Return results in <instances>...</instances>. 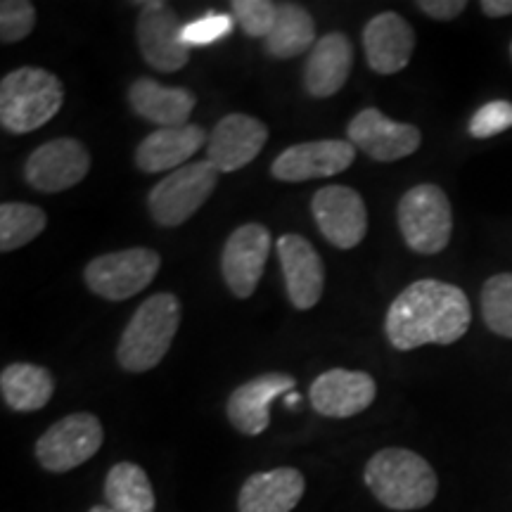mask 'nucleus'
Returning <instances> with one entry per match:
<instances>
[{
	"instance_id": "obj_1",
	"label": "nucleus",
	"mask_w": 512,
	"mask_h": 512,
	"mask_svg": "<svg viewBox=\"0 0 512 512\" xmlns=\"http://www.w3.org/2000/svg\"><path fill=\"white\" fill-rule=\"evenodd\" d=\"M472 323L467 294L444 280H418L408 285L389 306L384 332L399 351H413L425 344L458 342Z\"/></svg>"
},
{
	"instance_id": "obj_2",
	"label": "nucleus",
	"mask_w": 512,
	"mask_h": 512,
	"mask_svg": "<svg viewBox=\"0 0 512 512\" xmlns=\"http://www.w3.org/2000/svg\"><path fill=\"white\" fill-rule=\"evenodd\" d=\"M363 479L384 508L399 512L427 508L439 491L434 467L415 451L396 446L377 451L368 460Z\"/></svg>"
},
{
	"instance_id": "obj_3",
	"label": "nucleus",
	"mask_w": 512,
	"mask_h": 512,
	"mask_svg": "<svg viewBox=\"0 0 512 512\" xmlns=\"http://www.w3.org/2000/svg\"><path fill=\"white\" fill-rule=\"evenodd\" d=\"M178 325H181V302L176 294H152L138 306L121 332L117 347L119 366L128 373H147L157 368L171 349Z\"/></svg>"
},
{
	"instance_id": "obj_4",
	"label": "nucleus",
	"mask_w": 512,
	"mask_h": 512,
	"mask_svg": "<svg viewBox=\"0 0 512 512\" xmlns=\"http://www.w3.org/2000/svg\"><path fill=\"white\" fill-rule=\"evenodd\" d=\"M62 105L64 86L48 69L19 67L0 81V124L17 136L48 124Z\"/></svg>"
},
{
	"instance_id": "obj_5",
	"label": "nucleus",
	"mask_w": 512,
	"mask_h": 512,
	"mask_svg": "<svg viewBox=\"0 0 512 512\" xmlns=\"http://www.w3.org/2000/svg\"><path fill=\"white\" fill-rule=\"evenodd\" d=\"M399 228L406 245L415 254H439L448 247L453 233V211L446 192L434 183L415 185L401 197Z\"/></svg>"
},
{
	"instance_id": "obj_6",
	"label": "nucleus",
	"mask_w": 512,
	"mask_h": 512,
	"mask_svg": "<svg viewBox=\"0 0 512 512\" xmlns=\"http://www.w3.org/2000/svg\"><path fill=\"white\" fill-rule=\"evenodd\" d=\"M216 185H219V171L207 159L185 164L150 190L147 209L159 226L176 228L204 207Z\"/></svg>"
},
{
	"instance_id": "obj_7",
	"label": "nucleus",
	"mask_w": 512,
	"mask_h": 512,
	"mask_svg": "<svg viewBox=\"0 0 512 512\" xmlns=\"http://www.w3.org/2000/svg\"><path fill=\"white\" fill-rule=\"evenodd\" d=\"M162 268V256L155 249L133 247L95 256L83 271L86 285L107 299V302H124L150 287Z\"/></svg>"
},
{
	"instance_id": "obj_8",
	"label": "nucleus",
	"mask_w": 512,
	"mask_h": 512,
	"mask_svg": "<svg viewBox=\"0 0 512 512\" xmlns=\"http://www.w3.org/2000/svg\"><path fill=\"white\" fill-rule=\"evenodd\" d=\"M102 441H105V430L98 415L72 413L41 434L34 453L43 470L62 475L88 463L102 448Z\"/></svg>"
},
{
	"instance_id": "obj_9",
	"label": "nucleus",
	"mask_w": 512,
	"mask_h": 512,
	"mask_svg": "<svg viewBox=\"0 0 512 512\" xmlns=\"http://www.w3.org/2000/svg\"><path fill=\"white\" fill-rule=\"evenodd\" d=\"M311 214L323 238L337 249H354L368 233L363 197L347 185H325L311 200Z\"/></svg>"
},
{
	"instance_id": "obj_10",
	"label": "nucleus",
	"mask_w": 512,
	"mask_h": 512,
	"mask_svg": "<svg viewBox=\"0 0 512 512\" xmlns=\"http://www.w3.org/2000/svg\"><path fill=\"white\" fill-rule=\"evenodd\" d=\"M349 143L366 152L375 162H399L418 152L422 133L418 126L394 121L377 110L366 107L349 121L347 126Z\"/></svg>"
},
{
	"instance_id": "obj_11",
	"label": "nucleus",
	"mask_w": 512,
	"mask_h": 512,
	"mask_svg": "<svg viewBox=\"0 0 512 512\" xmlns=\"http://www.w3.org/2000/svg\"><path fill=\"white\" fill-rule=\"evenodd\" d=\"M271 245V233L261 223H245L230 233L226 247H223L221 271L228 290L238 299H247L256 292L268 254H271Z\"/></svg>"
},
{
	"instance_id": "obj_12",
	"label": "nucleus",
	"mask_w": 512,
	"mask_h": 512,
	"mask_svg": "<svg viewBox=\"0 0 512 512\" xmlns=\"http://www.w3.org/2000/svg\"><path fill=\"white\" fill-rule=\"evenodd\" d=\"M91 171V155L74 138H57L36 147L24 164L31 188L41 192H64L79 185Z\"/></svg>"
},
{
	"instance_id": "obj_13",
	"label": "nucleus",
	"mask_w": 512,
	"mask_h": 512,
	"mask_svg": "<svg viewBox=\"0 0 512 512\" xmlns=\"http://www.w3.org/2000/svg\"><path fill=\"white\" fill-rule=\"evenodd\" d=\"M356 162V147L349 140H311L280 152L271 174L283 183H304L313 178H332Z\"/></svg>"
},
{
	"instance_id": "obj_14",
	"label": "nucleus",
	"mask_w": 512,
	"mask_h": 512,
	"mask_svg": "<svg viewBox=\"0 0 512 512\" xmlns=\"http://www.w3.org/2000/svg\"><path fill=\"white\" fill-rule=\"evenodd\" d=\"M268 126L249 114H228L211 131L207 143V162L219 174L238 171L264 150Z\"/></svg>"
},
{
	"instance_id": "obj_15",
	"label": "nucleus",
	"mask_w": 512,
	"mask_h": 512,
	"mask_svg": "<svg viewBox=\"0 0 512 512\" xmlns=\"http://www.w3.org/2000/svg\"><path fill=\"white\" fill-rule=\"evenodd\" d=\"M297 380L287 373H264L240 384L228 399V420L245 437H259L271 425V403L292 394Z\"/></svg>"
},
{
	"instance_id": "obj_16",
	"label": "nucleus",
	"mask_w": 512,
	"mask_h": 512,
	"mask_svg": "<svg viewBox=\"0 0 512 512\" xmlns=\"http://www.w3.org/2000/svg\"><path fill=\"white\" fill-rule=\"evenodd\" d=\"M377 396V384L368 373L347 368L325 370L313 380L309 399L313 411L325 418H351L363 413Z\"/></svg>"
},
{
	"instance_id": "obj_17",
	"label": "nucleus",
	"mask_w": 512,
	"mask_h": 512,
	"mask_svg": "<svg viewBox=\"0 0 512 512\" xmlns=\"http://www.w3.org/2000/svg\"><path fill=\"white\" fill-rule=\"evenodd\" d=\"M278 256L290 304L299 311L313 309L325 290L323 259L302 235H283L278 240Z\"/></svg>"
},
{
	"instance_id": "obj_18",
	"label": "nucleus",
	"mask_w": 512,
	"mask_h": 512,
	"mask_svg": "<svg viewBox=\"0 0 512 512\" xmlns=\"http://www.w3.org/2000/svg\"><path fill=\"white\" fill-rule=\"evenodd\" d=\"M136 31L140 55L152 69L171 74L188 64L190 48L183 43L181 19L174 10H143Z\"/></svg>"
},
{
	"instance_id": "obj_19",
	"label": "nucleus",
	"mask_w": 512,
	"mask_h": 512,
	"mask_svg": "<svg viewBox=\"0 0 512 512\" xmlns=\"http://www.w3.org/2000/svg\"><path fill=\"white\" fill-rule=\"evenodd\" d=\"M363 48L373 72L399 74L413 57L415 31L399 12H380L363 29Z\"/></svg>"
},
{
	"instance_id": "obj_20",
	"label": "nucleus",
	"mask_w": 512,
	"mask_h": 512,
	"mask_svg": "<svg viewBox=\"0 0 512 512\" xmlns=\"http://www.w3.org/2000/svg\"><path fill=\"white\" fill-rule=\"evenodd\" d=\"M306 479L297 467L256 472L242 484L238 512H292L302 501Z\"/></svg>"
},
{
	"instance_id": "obj_21",
	"label": "nucleus",
	"mask_w": 512,
	"mask_h": 512,
	"mask_svg": "<svg viewBox=\"0 0 512 512\" xmlns=\"http://www.w3.org/2000/svg\"><path fill=\"white\" fill-rule=\"evenodd\" d=\"M354 64V50L342 31L318 38L304 69V88L311 98H332L342 91Z\"/></svg>"
},
{
	"instance_id": "obj_22",
	"label": "nucleus",
	"mask_w": 512,
	"mask_h": 512,
	"mask_svg": "<svg viewBox=\"0 0 512 512\" xmlns=\"http://www.w3.org/2000/svg\"><path fill=\"white\" fill-rule=\"evenodd\" d=\"M204 143H209L202 126L188 124L178 128H157L136 150V166L143 174H162L169 169H181L183 162L195 155Z\"/></svg>"
},
{
	"instance_id": "obj_23",
	"label": "nucleus",
	"mask_w": 512,
	"mask_h": 512,
	"mask_svg": "<svg viewBox=\"0 0 512 512\" xmlns=\"http://www.w3.org/2000/svg\"><path fill=\"white\" fill-rule=\"evenodd\" d=\"M128 102L133 112L159 128L188 126L197 98L188 88H169L155 79H138L128 88Z\"/></svg>"
},
{
	"instance_id": "obj_24",
	"label": "nucleus",
	"mask_w": 512,
	"mask_h": 512,
	"mask_svg": "<svg viewBox=\"0 0 512 512\" xmlns=\"http://www.w3.org/2000/svg\"><path fill=\"white\" fill-rule=\"evenodd\" d=\"M55 382L50 370L34 363H12L0 373V394L5 406L17 413H34L53 399Z\"/></svg>"
},
{
	"instance_id": "obj_25",
	"label": "nucleus",
	"mask_w": 512,
	"mask_h": 512,
	"mask_svg": "<svg viewBox=\"0 0 512 512\" xmlns=\"http://www.w3.org/2000/svg\"><path fill=\"white\" fill-rule=\"evenodd\" d=\"M316 24L309 10L297 3H278L275 27L266 38V53L275 60H290L316 46Z\"/></svg>"
},
{
	"instance_id": "obj_26",
	"label": "nucleus",
	"mask_w": 512,
	"mask_h": 512,
	"mask_svg": "<svg viewBox=\"0 0 512 512\" xmlns=\"http://www.w3.org/2000/svg\"><path fill=\"white\" fill-rule=\"evenodd\" d=\"M105 501L114 512H155L157 508L150 477L136 463H117L107 472Z\"/></svg>"
},
{
	"instance_id": "obj_27",
	"label": "nucleus",
	"mask_w": 512,
	"mask_h": 512,
	"mask_svg": "<svg viewBox=\"0 0 512 512\" xmlns=\"http://www.w3.org/2000/svg\"><path fill=\"white\" fill-rule=\"evenodd\" d=\"M48 226V216L41 207L24 202L0 204V252H15L29 245Z\"/></svg>"
},
{
	"instance_id": "obj_28",
	"label": "nucleus",
	"mask_w": 512,
	"mask_h": 512,
	"mask_svg": "<svg viewBox=\"0 0 512 512\" xmlns=\"http://www.w3.org/2000/svg\"><path fill=\"white\" fill-rule=\"evenodd\" d=\"M484 323L498 337L512 339V273L491 275L482 287Z\"/></svg>"
},
{
	"instance_id": "obj_29",
	"label": "nucleus",
	"mask_w": 512,
	"mask_h": 512,
	"mask_svg": "<svg viewBox=\"0 0 512 512\" xmlns=\"http://www.w3.org/2000/svg\"><path fill=\"white\" fill-rule=\"evenodd\" d=\"M233 15L247 36L264 38L266 41L275 27L278 3H271V0H235Z\"/></svg>"
},
{
	"instance_id": "obj_30",
	"label": "nucleus",
	"mask_w": 512,
	"mask_h": 512,
	"mask_svg": "<svg viewBox=\"0 0 512 512\" xmlns=\"http://www.w3.org/2000/svg\"><path fill=\"white\" fill-rule=\"evenodd\" d=\"M36 24V8L27 0H3L0 3V41L5 46L24 41Z\"/></svg>"
},
{
	"instance_id": "obj_31",
	"label": "nucleus",
	"mask_w": 512,
	"mask_h": 512,
	"mask_svg": "<svg viewBox=\"0 0 512 512\" xmlns=\"http://www.w3.org/2000/svg\"><path fill=\"white\" fill-rule=\"evenodd\" d=\"M512 128V102L494 100L486 102L470 119V136L486 140Z\"/></svg>"
},
{
	"instance_id": "obj_32",
	"label": "nucleus",
	"mask_w": 512,
	"mask_h": 512,
	"mask_svg": "<svg viewBox=\"0 0 512 512\" xmlns=\"http://www.w3.org/2000/svg\"><path fill=\"white\" fill-rule=\"evenodd\" d=\"M230 29H233V19L228 15H221V12H209V15L185 24L183 43L188 48L211 46V43L221 41L223 36H228Z\"/></svg>"
},
{
	"instance_id": "obj_33",
	"label": "nucleus",
	"mask_w": 512,
	"mask_h": 512,
	"mask_svg": "<svg viewBox=\"0 0 512 512\" xmlns=\"http://www.w3.org/2000/svg\"><path fill=\"white\" fill-rule=\"evenodd\" d=\"M415 5H418L427 17L439 19V22H451V19L463 15V10L467 8L465 0H420V3Z\"/></svg>"
},
{
	"instance_id": "obj_34",
	"label": "nucleus",
	"mask_w": 512,
	"mask_h": 512,
	"mask_svg": "<svg viewBox=\"0 0 512 512\" xmlns=\"http://www.w3.org/2000/svg\"><path fill=\"white\" fill-rule=\"evenodd\" d=\"M482 12L486 17L512 15V0H482Z\"/></svg>"
},
{
	"instance_id": "obj_35",
	"label": "nucleus",
	"mask_w": 512,
	"mask_h": 512,
	"mask_svg": "<svg viewBox=\"0 0 512 512\" xmlns=\"http://www.w3.org/2000/svg\"><path fill=\"white\" fill-rule=\"evenodd\" d=\"M285 403H287V406H297V403H299V394H287V399H285Z\"/></svg>"
},
{
	"instance_id": "obj_36",
	"label": "nucleus",
	"mask_w": 512,
	"mask_h": 512,
	"mask_svg": "<svg viewBox=\"0 0 512 512\" xmlns=\"http://www.w3.org/2000/svg\"><path fill=\"white\" fill-rule=\"evenodd\" d=\"M88 512H114V510L110 508V505H93V508Z\"/></svg>"
},
{
	"instance_id": "obj_37",
	"label": "nucleus",
	"mask_w": 512,
	"mask_h": 512,
	"mask_svg": "<svg viewBox=\"0 0 512 512\" xmlns=\"http://www.w3.org/2000/svg\"><path fill=\"white\" fill-rule=\"evenodd\" d=\"M510 55H512V46H510Z\"/></svg>"
}]
</instances>
